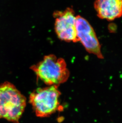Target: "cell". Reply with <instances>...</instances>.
Returning a JSON list of instances; mask_svg holds the SVG:
<instances>
[{"mask_svg": "<svg viewBox=\"0 0 122 123\" xmlns=\"http://www.w3.org/2000/svg\"><path fill=\"white\" fill-rule=\"evenodd\" d=\"M55 18L54 30L58 38L70 42H78L76 30V16L73 9L68 7L63 11H56L53 13Z\"/></svg>", "mask_w": 122, "mask_h": 123, "instance_id": "277c9868", "label": "cell"}, {"mask_svg": "<svg viewBox=\"0 0 122 123\" xmlns=\"http://www.w3.org/2000/svg\"><path fill=\"white\" fill-rule=\"evenodd\" d=\"M94 7L102 19L111 21L122 16V0H96Z\"/></svg>", "mask_w": 122, "mask_h": 123, "instance_id": "8992f818", "label": "cell"}, {"mask_svg": "<svg viewBox=\"0 0 122 123\" xmlns=\"http://www.w3.org/2000/svg\"><path fill=\"white\" fill-rule=\"evenodd\" d=\"M37 78L48 86H59L67 81L70 76L64 59L50 54L30 67Z\"/></svg>", "mask_w": 122, "mask_h": 123, "instance_id": "7a4b0ae2", "label": "cell"}, {"mask_svg": "<svg viewBox=\"0 0 122 123\" xmlns=\"http://www.w3.org/2000/svg\"><path fill=\"white\" fill-rule=\"evenodd\" d=\"M76 30L77 38L86 51L103 59L101 45L94 30L89 22L82 16H76Z\"/></svg>", "mask_w": 122, "mask_h": 123, "instance_id": "5b68a950", "label": "cell"}, {"mask_svg": "<svg viewBox=\"0 0 122 123\" xmlns=\"http://www.w3.org/2000/svg\"><path fill=\"white\" fill-rule=\"evenodd\" d=\"M58 86L52 85L39 88L31 93L29 102L37 116L48 117L61 110L59 98L61 93Z\"/></svg>", "mask_w": 122, "mask_h": 123, "instance_id": "3957f363", "label": "cell"}, {"mask_svg": "<svg viewBox=\"0 0 122 123\" xmlns=\"http://www.w3.org/2000/svg\"><path fill=\"white\" fill-rule=\"evenodd\" d=\"M26 106V98L13 84L0 85V119L19 123Z\"/></svg>", "mask_w": 122, "mask_h": 123, "instance_id": "6da1fadb", "label": "cell"}]
</instances>
